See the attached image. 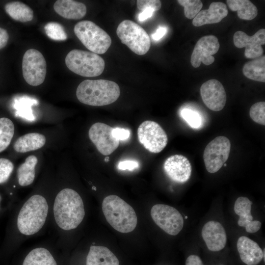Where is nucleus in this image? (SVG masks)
Instances as JSON below:
<instances>
[{"instance_id": "nucleus-35", "label": "nucleus", "mask_w": 265, "mask_h": 265, "mask_svg": "<svg viewBox=\"0 0 265 265\" xmlns=\"http://www.w3.org/2000/svg\"><path fill=\"white\" fill-rule=\"evenodd\" d=\"M136 5L137 8L142 11L147 8L158 11L161 7V1L159 0H137Z\"/></svg>"}, {"instance_id": "nucleus-13", "label": "nucleus", "mask_w": 265, "mask_h": 265, "mask_svg": "<svg viewBox=\"0 0 265 265\" xmlns=\"http://www.w3.org/2000/svg\"><path fill=\"white\" fill-rule=\"evenodd\" d=\"M219 47L216 36L211 35L201 37L196 43L191 55L192 66L197 68L202 62L206 65L212 64L215 60L212 55L217 53Z\"/></svg>"}, {"instance_id": "nucleus-42", "label": "nucleus", "mask_w": 265, "mask_h": 265, "mask_svg": "<svg viewBox=\"0 0 265 265\" xmlns=\"http://www.w3.org/2000/svg\"><path fill=\"white\" fill-rule=\"evenodd\" d=\"M167 28L164 26H159L156 31L152 35V39L158 41L162 38L166 34Z\"/></svg>"}, {"instance_id": "nucleus-2", "label": "nucleus", "mask_w": 265, "mask_h": 265, "mask_svg": "<svg viewBox=\"0 0 265 265\" xmlns=\"http://www.w3.org/2000/svg\"><path fill=\"white\" fill-rule=\"evenodd\" d=\"M120 90L115 82L106 80L82 81L78 86L76 96L82 104L92 106H103L111 104L119 98Z\"/></svg>"}, {"instance_id": "nucleus-7", "label": "nucleus", "mask_w": 265, "mask_h": 265, "mask_svg": "<svg viewBox=\"0 0 265 265\" xmlns=\"http://www.w3.org/2000/svg\"><path fill=\"white\" fill-rule=\"evenodd\" d=\"M121 42L138 55L146 54L150 49L151 40L148 33L139 25L129 20L122 21L116 29Z\"/></svg>"}, {"instance_id": "nucleus-28", "label": "nucleus", "mask_w": 265, "mask_h": 265, "mask_svg": "<svg viewBox=\"0 0 265 265\" xmlns=\"http://www.w3.org/2000/svg\"><path fill=\"white\" fill-rule=\"evenodd\" d=\"M181 118L192 129L200 130L204 126L205 120L198 111L192 108L184 107L179 112Z\"/></svg>"}, {"instance_id": "nucleus-1", "label": "nucleus", "mask_w": 265, "mask_h": 265, "mask_svg": "<svg viewBox=\"0 0 265 265\" xmlns=\"http://www.w3.org/2000/svg\"><path fill=\"white\" fill-rule=\"evenodd\" d=\"M56 223L61 229H75L82 221L85 211L80 196L75 190L64 188L56 195L53 205Z\"/></svg>"}, {"instance_id": "nucleus-27", "label": "nucleus", "mask_w": 265, "mask_h": 265, "mask_svg": "<svg viewBox=\"0 0 265 265\" xmlns=\"http://www.w3.org/2000/svg\"><path fill=\"white\" fill-rule=\"evenodd\" d=\"M23 265H57L51 253L44 248L31 250L26 257Z\"/></svg>"}, {"instance_id": "nucleus-10", "label": "nucleus", "mask_w": 265, "mask_h": 265, "mask_svg": "<svg viewBox=\"0 0 265 265\" xmlns=\"http://www.w3.org/2000/svg\"><path fill=\"white\" fill-rule=\"evenodd\" d=\"M46 68L45 59L39 51L30 49L26 52L22 60V71L23 77L28 84H41L45 79Z\"/></svg>"}, {"instance_id": "nucleus-44", "label": "nucleus", "mask_w": 265, "mask_h": 265, "mask_svg": "<svg viewBox=\"0 0 265 265\" xmlns=\"http://www.w3.org/2000/svg\"><path fill=\"white\" fill-rule=\"evenodd\" d=\"M109 158L108 157H106L105 159V161L106 162H108L109 161Z\"/></svg>"}, {"instance_id": "nucleus-8", "label": "nucleus", "mask_w": 265, "mask_h": 265, "mask_svg": "<svg viewBox=\"0 0 265 265\" xmlns=\"http://www.w3.org/2000/svg\"><path fill=\"white\" fill-rule=\"evenodd\" d=\"M231 144L224 136L216 137L206 146L203 159L207 170L211 173L217 172L229 158Z\"/></svg>"}, {"instance_id": "nucleus-16", "label": "nucleus", "mask_w": 265, "mask_h": 265, "mask_svg": "<svg viewBox=\"0 0 265 265\" xmlns=\"http://www.w3.org/2000/svg\"><path fill=\"white\" fill-rule=\"evenodd\" d=\"M163 169L167 176L178 183L187 182L192 172L190 161L182 155H172L168 158L164 162Z\"/></svg>"}, {"instance_id": "nucleus-25", "label": "nucleus", "mask_w": 265, "mask_h": 265, "mask_svg": "<svg viewBox=\"0 0 265 265\" xmlns=\"http://www.w3.org/2000/svg\"><path fill=\"white\" fill-rule=\"evenodd\" d=\"M243 75L247 78L260 82H265V56L248 61L242 69Z\"/></svg>"}, {"instance_id": "nucleus-46", "label": "nucleus", "mask_w": 265, "mask_h": 265, "mask_svg": "<svg viewBox=\"0 0 265 265\" xmlns=\"http://www.w3.org/2000/svg\"><path fill=\"white\" fill-rule=\"evenodd\" d=\"M223 165H224L225 166H226L227 165L226 163H224Z\"/></svg>"}, {"instance_id": "nucleus-32", "label": "nucleus", "mask_w": 265, "mask_h": 265, "mask_svg": "<svg viewBox=\"0 0 265 265\" xmlns=\"http://www.w3.org/2000/svg\"><path fill=\"white\" fill-rule=\"evenodd\" d=\"M177 2L184 7L185 16L189 19L194 18L203 7L199 0H178Z\"/></svg>"}, {"instance_id": "nucleus-4", "label": "nucleus", "mask_w": 265, "mask_h": 265, "mask_svg": "<svg viewBox=\"0 0 265 265\" xmlns=\"http://www.w3.org/2000/svg\"><path fill=\"white\" fill-rule=\"evenodd\" d=\"M48 212V205L45 198L34 195L28 199L20 210L17 218L19 231L29 236L38 232L43 226Z\"/></svg>"}, {"instance_id": "nucleus-17", "label": "nucleus", "mask_w": 265, "mask_h": 265, "mask_svg": "<svg viewBox=\"0 0 265 265\" xmlns=\"http://www.w3.org/2000/svg\"><path fill=\"white\" fill-rule=\"evenodd\" d=\"M201 235L208 248L212 251H219L223 249L227 242V235L221 224L211 220L203 226Z\"/></svg>"}, {"instance_id": "nucleus-20", "label": "nucleus", "mask_w": 265, "mask_h": 265, "mask_svg": "<svg viewBox=\"0 0 265 265\" xmlns=\"http://www.w3.org/2000/svg\"><path fill=\"white\" fill-rule=\"evenodd\" d=\"M53 8L58 15L68 19H80L86 13L84 3L72 0H58L54 3Z\"/></svg>"}, {"instance_id": "nucleus-6", "label": "nucleus", "mask_w": 265, "mask_h": 265, "mask_svg": "<svg viewBox=\"0 0 265 265\" xmlns=\"http://www.w3.org/2000/svg\"><path fill=\"white\" fill-rule=\"evenodd\" d=\"M74 31L82 44L95 53H105L111 44L109 35L92 21L78 22L75 26Z\"/></svg>"}, {"instance_id": "nucleus-18", "label": "nucleus", "mask_w": 265, "mask_h": 265, "mask_svg": "<svg viewBox=\"0 0 265 265\" xmlns=\"http://www.w3.org/2000/svg\"><path fill=\"white\" fill-rule=\"evenodd\" d=\"M237 247L241 260L247 265H257L263 260L262 249L256 242L247 237H239Z\"/></svg>"}, {"instance_id": "nucleus-24", "label": "nucleus", "mask_w": 265, "mask_h": 265, "mask_svg": "<svg viewBox=\"0 0 265 265\" xmlns=\"http://www.w3.org/2000/svg\"><path fill=\"white\" fill-rule=\"evenodd\" d=\"M229 8L237 11L238 18L242 20H251L256 17L258 11L257 7L248 0H227Z\"/></svg>"}, {"instance_id": "nucleus-3", "label": "nucleus", "mask_w": 265, "mask_h": 265, "mask_svg": "<svg viewBox=\"0 0 265 265\" xmlns=\"http://www.w3.org/2000/svg\"><path fill=\"white\" fill-rule=\"evenodd\" d=\"M102 210L108 223L117 231L128 233L135 228L137 219L134 209L119 196L105 197Z\"/></svg>"}, {"instance_id": "nucleus-34", "label": "nucleus", "mask_w": 265, "mask_h": 265, "mask_svg": "<svg viewBox=\"0 0 265 265\" xmlns=\"http://www.w3.org/2000/svg\"><path fill=\"white\" fill-rule=\"evenodd\" d=\"M14 169L13 163L5 158L0 159V184L4 183L9 179Z\"/></svg>"}, {"instance_id": "nucleus-45", "label": "nucleus", "mask_w": 265, "mask_h": 265, "mask_svg": "<svg viewBox=\"0 0 265 265\" xmlns=\"http://www.w3.org/2000/svg\"><path fill=\"white\" fill-rule=\"evenodd\" d=\"M92 189H94L95 190H96V187H95V186H93V187H92Z\"/></svg>"}, {"instance_id": "nucleus-9", "label": "nucleus", "mask_w": 265, "mask_h": 265, "mask_svg": "<svg viewBox=\"0 0 265 265\" xmlns=\"http://www.w3.org/2000/svg\"><path fill=\"white\" fill-rule=\"evenodd\" d=\"M151 215L155 223L167 234L176 236L184 226L182 214L175 208L165 204H156L151 210Z\"/></svg>"}, {"instance_id": "nucleus-41", "label": "nucleus", "mask_w": 265, "mask_h": 265, "mask_svg": "<svg viewBox=\"0 0 265 265\" xmlns=\"http://www.w3.org/2000/svg\"><path fill=\"white\" fill-rule=\"evenodd\" d=\"M9 39V35L7 31L0 27V49L4 48L7 44Z\"/></svg>"}, {"instance_id": "nucleus-38", "label": "nucleus", "mask_w": 265, "mask_h": 265, "mask_svg": "<svg viewBox=\"0 0 265 265\" xmlns=\"http://www.w3.org/2000/svg\"><path fill=\"white\" fill-rule=\"evenodd\" d=\"M138 163L135 160H124L121 161L118 164V168L120 170H129L132 171L138 167Z\"/></svg>"}, {"instance_id": "nucleus-19", "label": "nucleus", "mask_w": 265, "mask_h": 265, "mask_svg": "<svg viewBox=\"0 0 265 265\" xmlns=\"http://www.w3.org/2000/svg\"><path fill=\"white\" fill-rule=\"evenodd\" d=\"M228 13L226 5L222 2H212L209 9L201 10L193 18L192 24L200 26L220 22Z\"/></svg>"}, {"instance_id": "nucleus-33", "label": "nucleus", "mask_w": 265, "mask_h": 265, "mask_svg": "<svg viewBox=\"0 0 265 265\" xmlns=\"http://www.w3.org/2000/svg\"><path fill=\"white\" fill-rule=\"evenodd\" d=\"M249 115L256 123L265 125V102H259L253 105L250 107Z\"/></svg>"}, {"instance_id": "nucleus-14", "label": "nucleus", "mask_w": 265, "mask_h": 265, "mask_svg": "<svg viewBox=\"0 0 265 265\" xmlns=\"http://www.w3.org/2000/svg\"><path fill=\"white\" fill-rule=\"evenodd\" d=\"M233 41L238 48L245 47L244 55L247 58L259 57L264 52L262 45L265 44V29H260L251 36L242 31H237L234 35Z\"/></svg>"}, {"instance_id": "nucleus-21", "label": "nucleus", "mask_w": 265, "mask_h": 265, "mask_svg": "<svg viewBox=\"0 0 265 265\" xmlns=\"http://www.w3.org/2000/svg\"><path fill=\"white\" fill-rule=\"evenodd\" d=\"M86 265H119L116 256L107 247L91 246L86 257Z\"/></svg>"}, {"instance_id": "nucleus-36", "label": "nucleus", "mask_w": 265, "mask_h": 265, "mask_svg": "<svg viewBox=\"0 0 265 265\" xmlns=\"http://www.w3.org/2000/svg\"><path fill=\"white\" fill-rule=\"evenodd\" d=\"M238 225L244 227L246 232L253 233L258 231L261 227V222L258 220H245L238 222Z\"/></svg>"}, {"instance_id": "nucleus-40", "label": "nucleus", "mask_w": 265, "mask_h": 265, "mask_svg": "<svg viewBox=\"0 0 265 265\" xmlns=\"http://www.w3.org/2000/svg\"><path fill=\"white\" fill-rule=\"evenodd\" d=\"M154 11L155 10L152 8L145 9L139 13L138 17V20L142 22L151 18L153 16Z\"/></svg>"}, {"instance_id": "nucleus-22", "label": "nucleus", "mask_w": 265, "mask_h": 265, "mask_svg": "<svg viewBox=\"0 0 265 265\" xmlns=\"http://www.w3.org/2000/svg\"><path fill=\"white\" fill-rule=\"evenodd\" d=\"M45 143L44 135L31 132L19 137L14 142L13 148L17 152L24 153L40 149Z\"/></svg>"}, {"instance_id": "nucleus-15", "label": "nucleus", "mask_w": 265, "mask_h": 265, "mask_svg": "<svg viewBox=\"0 0 265 265\" xmlns=\"http://www.w3.org/2000/svg\"><path fill=\"white\" fill-rule=\"evenodd\" d=\"M200 94L205 105L212 111L222 110L226 104V91L222 83L217 80H210L203 83Z\"/></svg>"}, {"instance_id": "nucleus-29", "label": "nucleus", "mask_w": 265, "mask_h": 265, "mask_svg": "<svg viewBox=\"0 0 265 265\" xmlns=\"http://www.w3.org/2000/svg\"><path fill=\"white\" fill-rule=\"evenodd\" d=\"M14 133L12 121L5 117L0 118V153L9 145Z\"/></svg>"}, {"instance_id": "nucleus-5", "label": "nucleus", "mask_w": 265, "mask_h": 265, "mask_svg": "<svg viewBox=\"0 0 265 265\" xmlns=\"http://www.w3.org/2000/svg\"><path fill=\"white\" fill-rule=\"evenodd\" d=\"M65 64L74 73L85 77H95L103 72L105 63L104 59L92 52L75 49L66 55Z\"/></svg>"}, {"instance_id": "nucleus-26", "label": "nucleus", "mask_w": 265, "mask_h": 265, "mask_svg": "<svg viewBox=\"0 0 265 265\" xmlns=\"http://www.w3.org/2000/svg\"><path fill=\"white\" fill-rule=\"evenodd\" d=\"M6 12L14 20L27 22L33 18V11L28 6L20 1L10 2L5 5Z\"/></svg>"}, {"instance_id": "nucleus-39", "label": "nucleus", "mask_w": 265, "mask_h": 265, "mask_svg": "<svg viewBox=\"0 0 265 265\" xmlns=\"http://www.w3.org/2000/svg\"><path fill=\"white\" fill-rule=\"evenodd\" d=\"M186 265H204L200 258L195 255L188 256L186 261Z\"/></svg>"}, {"instance_id": "nucleus-11", "label": "nucleus", "mask_w": 265, "mask_h": 265, "mask_svg": "<svg viewBox=\"0 0 265 265\" xmlns=\"http://www.w3.org/2000/svg\"><path fill=\"white\" fill-rule=\"evenodd\" d=\"M137 136L139 142L153 153L160 152L168 142L165 132L158 123L153 121L142 122L138 128Z\"/></svg>"}, {"instance_id": "nucleus-31", "label": "nucleus", "mask_w": 265, "mask_h": 265, "mask_svg": "<svg viewBox=\"0 0 265 265\" xmlns=\"http://www.w3.org/2000/svg\"><path fill=\"white\" fill-rule=\"evenodd\" d=\"M47 35L55 41H64L67 38V34L63 26L56 22H49L44 26Z\"/></svg>"}, {"instance_id": "nucleus-47", "label": "nucleus", "mask_w": 265, "mask_h": 265, "mask_svg": "<svg viewBox=\"0 0 265 265\" xmlns=\"http://www.w3.org/2000/svg\"><path fill=\"white\" fill-rule=\"evenodd\" d=\"M185 218L186 219L187 218V216H185Z\"/></svg>"}, {"instance_id": "nucleus-30", "label": "nucleus", "mask_w": 265, "mask_h": 265, "mask_svg": "<svg viewBox=\"0 0 265 265\" xmlns=\"http://www.w3.org/2000/svg\"><path fill=\"white\" fill-rule=\"evenodd\" d=\"M252 202L247 197H239L236 201L234 205V211L239 215V221L244 220H253L251 213Z\"/></svg>"}, {"instance_id": "nucleus-48", "label": "nucleus", "mask_w": 265, "mask_h": 265, "mask_svg": "<svg viewBox=\"0 0 265 265\" xmlns=\"http://www.w3.org/2000/svg\"><path fill=\"white\" fill-rule=\"evenodd\" d=\"M0 200H1V197H0Z\"/></svg>"}, {"instance_id": "nucleus-43", "label": "nucleus", "mask_w": 265, "mask_h": 265, "mask_svg": "<svg viewBox=\"0 0 265 265\" xmlns=\"http://www.w3.org/2000/svg\"><path fill=\"white\" fill-rule=\"evenodd\" d=\"M263 251V259H264V261L265 262V249H264V251Z\"/></svg>"}, {"instance_id": "nucleus-23", "label": "nucleus", "mask_w": 265, "mask_h": 265, "mask_svg": "<svg viewBox=\"0 0 265 265\" xmlns=\"http://www.w3.org/2000/svg\"><path fill=\"white\" fill-rule=\"evenodd\" d=\"M38 162L37 158L34 155L27 157L25 161L17 169V178L19 185L27 186L32 183L35 175V168Z\"/></svg>"}, {"instance_id": "nucleus-12", "label": "nucleus", "mask_w": 265, "mask_h": 265, "mask_svg": "<svg viewBox=\"0 0 265 265\" xmlns=\"http://www.w3.org/2000/svg\"><path fill=\"white\" fill-rule=\"evenodd\" d=\"M113 128L109 125L98 122L89 129L88 135L91 141L102 155L108 156L118 147L119 141L112 134Z\"/></svg>"}, {"instance_id": "nucleus-37", "label": "nucleus", "mask_w": 265, "mask_h": 265, "mask_svg": "<svg viewBox=\"0 0 265 265\" xmlns=\"http://www.w3.org/2000/svg\"><path fill=\"white\" fill-rule=\"evenodd\" d=\"M112 134L119 141H123L129 138L130 132L128 129L116 127L113 129Z\"/></svg>"}]
</instances>
